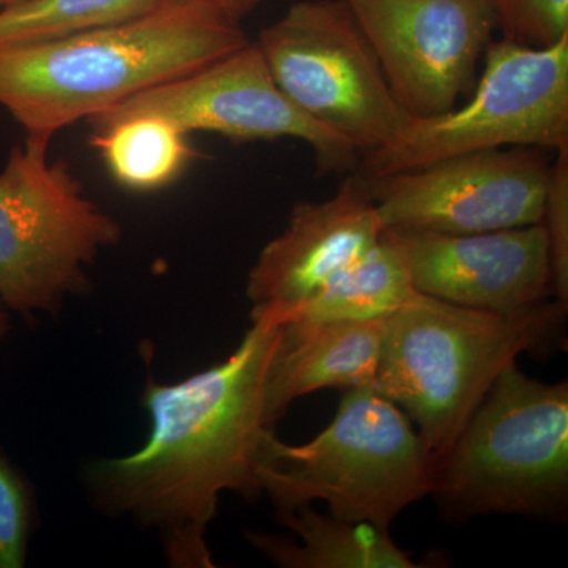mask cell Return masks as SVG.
<instances>
[{"instance_id":"cell-15","label":"cell","mask_w":568,"mask_h":568,"mask_svg":"<svg viewBox=\"0 0 568 568\" xmlns=\"http://www.w3.org/2000/svg\"><path fill=\"white\" fill-rule=\"evenodd\" d=\"M301 544L274 534L246 532V540L283 568H416L388 530L320 514L310 506L278 517Z\"/></svg>"},{"instance_id":"cell-18","label":"cell","mask_w":568,"mask_h":568,"mask_svg":"<svg viewBox=\"0 0 568 568\" xmlns=\"http://www.w3.org/2000/svg\"><path fill=\"white\" fill-rule=\"evenodd\" d=\"M164 0H26L0 10V44L54 40L132 21Z\"/></svg>"},{"instance_id":"cell-23","label":"cell","mask_w":568,"mask_h":568,"mask_svg":"<svg viewBox=\"0 0 568 568\" xmlns=\"http://www.w3.org/2000/svg\"><path fill=\"white\" fill-rule=\"evenodd\" d=\"M6 308L7 306L0 301V338H3L10 328V317Z\"/></svg>"},{"instance_id":"cell-12","label":"cell","mask_w":568,"mask_h":568,"mask_svg":"<svg viewBox=\"0 0 568 568\" xmlns=\"http://www.w3.org/2000/svg\"><path fill=\"white\" fill-rule=\"evenodd\" d=\"M417 293L491 313H518L552 294L541 223L477 234L384 230Z\"/></svg>"},{"instance_id":"cell-10","label":"cell","mask_w":568,"mask_h":568,"mask_svg":"<svg viewBox=\"0 0 568 568\" xmlns=\"http://www.w3.org/2000/svg\"><path fill=\"white\" fill-rule=\"evenodd\" d=\"M549 168L544 149H493L365 181L384 230L477 234L541 223Z\"/></svg>"},{"instance_id":"cell-4","label":"cell","mask_w":568,"mask_h":568,"mask_svg":"<svg viewBox=\"0 0 568 568\" xmlns=\"http://www.w3.org/2000/svg\"><path fill=\"white\" fill-rule=\"evenodd\" d=\"M433 467L405 410L373 386L346 388L334 420L310 443H283L268 428L254 458L278 517L323 500L334 517L383 530L429 496Z\"/></svg>"},{"instance_id":"cell-17","label":"cell","mask_w":568,"mask_h":568,"mask_svg":"<svg viewBox=\"0 0 568 568\" xmlns=\"http://www.w3.org/2000/svg\"><path fill=\"white\" fill-rule=\"evenodd\" d=\"M189 134L159 115H132L97 129L91 144L115 181L136 192L170 185L196 152Z\"/></svg>"},{"instance_id":"cell-6","label":"cell","mask_w":568,"mask_h":568,"mask_svg":"<svg viewBox=\"0 0 568 568\" xmlns=\"http://www.w3.org/2000/svg\"><path fill=\"white\" fill-rule=\"evenodd\" d=\"M50 141L28 136L0 171V301L31 316H54L89 287L88 268L121 226L92 203Z\"/></svg>"},{"instance_id":"cell-20","label":"cell","mask_w":568,"mask_h":568,"mask_svg":"<svg viewBox=\"0 0 568 568\" xmlns=\"http://www.w3.org/2000/svg\"><path fill=\"white\" fill-rule=\"evenodd\" d=\"M33 515L32 488L0 452V568L24 566Z\"/></svg>"},{"instance_id":"cell-24","label":"cell","mask_w":568,"mask_h":568,"mask_svg":"<svg viewBox=\"0 0 568 568\" xmlns=\"http://www.w3.org/2000/svg\"><path fill=\"white\" fill-rule=\"evenodd\" d=\"M26 2V0H0V10L7 7L17 6V3Z\"/></svg>"},{"instance_id":"cell-14","label":"cell","mask_w":568,"mask_h":568,"mask_svg":"<svg viewBox=\"0 0 568 568\" xmlns=\"http://www.w3.org/2000/svg\"><path fill=\"white\" fill-rule=\"evenodd\" d=\"M386 320H284L268 361L264 414L268 426L295 399L331 387L373 386Z\"/></svg>"},{"instance_id":"cell-19","label":"cell","mask_w":568,"mask_h":568,"mask_svg":"<svg viewBox=\"0 0 568 568\" xmlns=\"http://www.w3.org/2000/svg\"><path fill=\"white\" fill-rule=\"evenodd\" d=\"M504 39L548 48L568 33V0H491Z\"/></svg>"},{"instance_id":"cell-22","label":"cell","mask_w":568,"mask_h":568,"mask_svg":"<svg viewBox=\"0 0 568 568\" xmlns=\"http://www.w3.org/2000/svg\"><path fill=\"white\" fill-rule=\"evenodd\" d=\"M213 6L219 7L231 20L241 22L245 14L256 9L263 0H211Z\"/></svg>"},{"instance_id":"cell-9","label":"cell","mask_w":568,"mask_h":568,"mask_svg":"<svg viewBox=\"0 0 568 568\" xmlns=\"http://www.w3.org/2000/svg\"><path fill=\"white\" fill-rule=\"evenodd\" d=\"M159 115L186 134L219 133L233 141L295 138L312 145L320 173L357 163V149L313 121L278 88L257 43L156 88L91 119L95 129L132 115Z\"/></svg>"},{"instance_id":"cell-13","label":"cell","mask_w":568,"mask_h":568,"mask_svg":"<svg viewBox=\"0 0 568 568\" xmlns=\"http://www.w3.org/2000/svg\"><path fill=\"white\" fill-rule=\"evenodd\" d=\"M383 233L384 224L361 174L347 179L331 200L298 203L284 233L264 246L250 271L246 295L253 308L297 305L361 260Z\"/></svg>"},{"instance_id":"cell-5","label":"cell","mask_w":568,"mask_h":568,"mask_svg":"<svg viewBox=\"0 0 568 568\" xmlns=\"http://www.w3.org/2000/svg\"><path fill=\"white\" fill-rule=\"evenodd\" d=\"M450 523L485 515L566 518L568 386L525 375L495 381L450 448L435 459L432 491Z\"/></svg>"},{"instance_id":"cell-16","label":"cell","mask_w":568,"mask_h":568,"mask_svg":"<svg viewBox=\"0 0 568 568\" xmlns=\"http://www.w3.org/2000/svg\"><path fill=\"white\" fill-rule=\"evenodd\" d=\"M394 246L381 237L361 260L331 276L297 305L272 310L282 320H387L417 295Z\"/></svg>"},{"instance_id":"cell-11","label":"cell","mask_w":568,"mask_h":568,"mask_svg":"<svg viewBox=\"0 0 568 568\" xmlns=\"http://www.w3.org/2000/svg\"><path fill=\"white\" fill-rule=\"evenodd\" d=\"M410 118L454 110L497 29L491 0H346Z\"/></svg>"},{"instance_id":"cell-21","label":"cell","mask_w":568,"mask_h":568,"mask_svg":"<svg viewBox=\"0 0 568 568\" xmlns=\"http://www.w3.org/2000/svg\"><path fill=\"white\" fill-rule=\"evenodd\" d=\"M541 226L547 234L551 261L552 294L559 302H568V148L558 151V159L549 168Z\"/></svg>"},{"instance_id":"cell-1","label":"cell","mask_w":568,"mask_h":568,"mask_svg":"<svg viewBox=\"0 0 568 568\" xmlns=\"http://www.w3.org/2000/svg\"><path fill=\"white\" fill-rule=\"evenodd\" d=\"M252 321L222 364L174 384L149 377L144 446L85 469L93 506L155 530L173 567H213L205 536L222 493L263 495L254 458L272 428L264 414L265 375L283 320L272 310H253Z\"/></svg>"},{"instance_id":"cell-2","label":"cell","mask_w":568,"mask_h":568,"mask_svg":"<svg viewBox=\"0 0 568 568\" xmlns=\"http://www.w3.org/2000/svg\"><path fill=\"white\" fill-rule=\"evenodd\" d=\"M250 41L211 0H164L122 24L62 39L0 44V106L28 136L71 123L204 69Z\"/></svg>"},{"instance_id":"cell-7","label":"cell","mask_w":568,"mask_h":568,"mask_svg":"<svg viewBox=\"0 0 568 568\" xmlns=\"http://www.w3.org/2000/svg\"><path fill=\"white\" fill-rule=\"evenodd\" d=\"M469 103L409 118L386 144L362 156L364 179L418 170L463 153L568 148V33L548 48L503 39L485 51Z\"/></svg>"},{"instance_id":"cell-3","label":"cell","mask_w":568,"mask_h":568,"mask_svg":"<svg viewBox=\"0 0 568 568\" xmlns=\"http://www.w3.org/2000/svg\"><path fill=\"white\" fill-rule=\"evenodd\" d=\"M566 317L558 298L491 313L418 293L386 320L373 387L416 422L437 459L508 365L562 345Z\"/></svg>"},{"instance_id":"cell-8","label":"cell","mask_w":568,"mask_h":568,"mask_svg":"<svg viewBox=\"0 0 568 568\" xmlns=\"http://www.w3.org/2000/svg\"><path fill=\"white\" fill-rule=\"evenodd\" d=\"M284 95L362 156L410 118L346 0H301L256 41Z\"/></svg>"}]
</instances>
